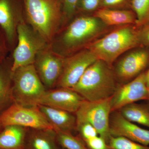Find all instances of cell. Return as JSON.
<instances>
[{
	"label": "cell",
	"mask_w": 149,
	"mask_h": 149,
	"mask_svg": "<svg viewBox=\"0 0 149 149\" xmlns=\"http://www.w3.org/2000/svg\"><path fill=\"white\" fill-rule=\"evenodd\" d=\"M24 20L49 45L65 22L63 0H23Z\"/></svg>",
	"instance_id": "obj_1"
},
{
	"label": "cell",
	"mask_w": 149,
	"mask_h": 149,
	"mask_svg": "<svg viewBox=\"0 0 149 149\" xmlns=\"http://www.w3.org/2000/svg\"><path fill=\"white\" fill-rule=\"evenodd\" d=\"M78 15L60 36L55 38L49 45L54 52L61 55L63 53L85 47L101 34L107 26L94 15Z\"/></svg>",
	"instance_id": "obj_2"
},
{
	"label": "cell",
	"mask_w": 149,
	"mask_h": 149,
	"mask_svg": "<svg viewBox=\"0 0 149 149\" xmlns=\"http://www.w3.org/2000/svg\"><path fill=\"white\" fill-rule=\"evenodd\" d=\"M111 67L98 59L86 70L77 83L70 88L90 102L110 98L117 88Z\"/></svg>",
	"instance_id": "obj_3"
},
{
	"label": "cell",
	"mask_w": 149,
	"mask_h": 149,
	"mask_svg": "<svg viewBox=\"0 0 149 149\" xmlns=\"http://www.w3.org/2000/svg\"><path fill=\"white\" fill-rule=\"evenodd\" d=\"M139 27L136 24L125 25L89 44L88 49L97 58L111 67L115 61L123 53L141 47L139 38Z\"/></svg>",
	"instance_id": "obj_4"
},
{
	"label": "cell",
	"mask_w": 149,
	"mask_h": 149,
	"mask_svg": "<svg viewBox=\"0 0 149 149\" xmlns=\"http://www.w3.org/2000/svg\"><path fill=\"white\" fill-rule=\"evenodd\" d=\"M13 83L14 102L25 106H37L47 91L34 64L13 72Z\"/></svg>",
	"instance_id": "obj_5"
},
{
	"label": "cell",
	"mask_w": 149,
	"mask_h": 149,
	"mask_svg": "<svg viewBox=\"0 0 149 149\" xmlns=\"http://www.w3.org/2000/svg\"><path fill=\"white\" fill-rule=\"evenodd\" d=\"M17 43L13 53L12 72L21 67L34 64L37 54L49 45L25 20L17 26Z\"/></svg>",
	"instance_id": "obj_6"
},
{
	"label": "cell",
	"mask_w": 149,
	"mask_h": 149,
	"mask_svg": "<svg viewBox=\"0 0 149 149\" xmlns=\"http://www.w3.org/2000/svg\"><path fill=\"white\" fill-rule=\"evenodd\" d=\"M10 125L54 130L38 106H25L15 102L0 113V126L3 128Z\"/></svg>",
	"instance_id": "obj_7"
},
{
	"label": "cell",
	"mask_w": 149,
	"mask_h": 149,
	"mask_svg": "<svg viewBox=\"0 0 149 149\" xmlns=\"http://www.w3.org/2000/svg\"><path fill=\"white\" fill-rule=\"evenodd\" d=\"M111 98L98 101L85 100L75 113L77 124L85 122L91 123L107 143L111 136L109 125Z\"/></svg>",
	"instance_id": "obj_8"
},
{
	"label": "cell",
	"mask_w": 149,
	"mask_h": 149,
	"mask_svg": "<svg viewBox=\"0 0 149 149\" xmlns=\"http://www.w3.org/2000/svg\"><path fill=\"white\" fill-rule=\"evenodd\" d=\"M65 59L54 52L49 45L37 54L34 65L46 88H52L56 85L62 72Z\"/></svg>",
	"instance_id": "obj_9"
},
{
	"label": "cell",
	"mask_w": 149,
	"mask_h": 149,
	"mask_svg": "<svg viewBox=\"0 0 149 149\" xmlns=\"http://www.w3.org/2000/svg\"><path fill=\"white\" fill-rule=\"evenodd\" d=\"M97 58L88 49L65 57L61 75L57 83V88H72L84 72Z\"/></svg>",
	"instance_id": "obj_10"
},
{
	"label": "cell",
	"mask_w": 149,
	"mask_h": 149,
	"mask_svg": "<svg viewBox=\"0 0 149 149\" xmlns=\"http://www.w3.org/2000/svg\"><path fill=\"white\" fill-rule=\"evenodd\" d=\"M24 20L23 0H0V28L8 45L13 50L17 43V29Z\"/></svg>",
	"instance_id": "obj_11"
},
{
	"label": "cell",
	"mask_w": 149,
	"mask_h": 149,
	"mask_svg": "<svg viewBox=\"0 0 149 149\" xmlns=\"http://www.w3.org/2000/svg\"><path fill=\"white\" fill-rule=\"evenodd\" d=\"M148 100L145 71L128 83L117 87L111 98V111H118L127 105Z\"/></svg>",
	"instance_id": "obj_12"
},
{
	"label": "cell",
	"mask_w": 149,
	"mask_h": 149,
	"mask_svg": "<svg viewBox=\"0 0 149 149\" xmlns=\"http://www.w3.org/2000/svg\"><path fill=\"white\" fill-rule=\"evenodd\" d=\"M149 65V49L140 47L126 55L118 62L114 73L122 82L127 83L143 72Z\"/></svg>",
	"instance_id": "obj_13"
},
{
	"label": "cell",
	"mask_w": 149,
	"mask_h": 149,
	"mask_svg": "<svg viewBox=\"0 0 149 149\" xmlns=\"http://www.w3.org/2000/svg\"><path fill=\"white\" fill-rule=\"evenodd\" d=\"M85 100L84 98L70 88H58L47 90L39 105L59 109L75 114Z\"/></svg>",
	"instance_id": "obj_14"
},
{
	"label": "cell",
	"mask_w": 149,
	"mask_h": 149,
	"mask_svg": "<svg viewBox=\"0 0 149 149\" xmlns=\"http://www.w3.org/2000/svg\"><path fill=\"white\" fill-rule=\"evenodd\" d=\"M111 136H123L144 146H149V130L126 120L119 111L112 112L110 118Z\"/></svg>",
	"instance_id": "obj_15"
},
{
	"label": "cell",
	"mask_w": 149,
	"mask_h": 149,
	"mask_svg": "<svg viewBox=\"0 0 149 149\" xmlns=\"http://www.w3.org/2000/svg\"><path fill=\"white\" fill-rule=\"evenodd\" d=\"M47 120L56 130L71 132L76 130L77 120L74 113L43 105L37 106Z\"/></svg>",
	"instance_id": "obj_16"
},
{
	"label": "cell",
	"mask_w": 149,
	"mask_h": 149,
	"mask_svg": "<svg viewBox=\"0 0 149 149\" xmlns=\"http://www.w3.org/2000/svg\"><path fill=\"white\" fill-rule=\"evenodd\" d=\"M12 63V56L7 57L0 63V113L14 103Z\"/></svg>",
	"instance_id": "obj_17"
},
{
	"label": "cell",
	"mask_w": 149,
	"mask_h": 149,
	"mask_svg": "<svg viewBox=\"0 0 149 149\" xmlns=\"http://www.w3.org/2000/svg\"><path fill=\"white\" fill-rule=\"evenodd\" d=\"M93 15L107 26L136 24V14L131 9L101 8Z\"/></svg>",
	"instance_id": "obj_18"
},
{
	"label": "cell",
	"mask_w": 149,
	"mask_h": 149,
	"mask_svg": "<svg viewBox=\"0 0 149 149\" xmlns=\"http://www.w3.org/2000/svg\"><path fill=\"white\" fill-rule=\"evenodd\" d=\"M25 149H60L54 130L32 129L27 132Z\"/></svg>",
	"instance_id": "obj_19"
},
{
	"label": "cell",
	"mask_w": 149,
	"mask_h": 149,
	"mask_svg": "<svg viewBox=\"0 0 149 149\" xmlns=\"http://www.w3.org/2000/svg\"><path fill=\"white\" fill-rule=\"evenodd\" d=\"M27 128L10 125L0 132V149H25Z\"/></svg>",
	"instance_id": "obj_20"
},
{
	"label": "cell",
	"mask_w": 149,
	"mask_h": 149,
	"mask_svg": "<svg viewBox=\"0 0 149 149\" xmlns=\"http://www.w3.org/2000/svg\"><path fill=\"white\" fill-rule=\"evenodd\" d=\"M118 111L128 121L149 128V109L146 104L133 103Z\"/></svg>",
	"instance_id": "obj_21"
},
{
	"label": "cell",
	"mask_w": 149,
	"mask_h": 149,
	"mask_svg": "<svg viewBox=\"0 0 149 149\" xmlns=\"http://www.w3.org/2000/svg\"><path fill=\"white\" fill-rule=\"evenodd\" d=\"M56 139L59 146L65 149H89L80 136H73L71 132L56 130Z\"/></svg>",
	"instance_id": "obj_22"
},
{
	"label": "cell",
	"mask_w": 149,
	"mask_h": 149,
	"mask_svg": "<svg viewBox=\"0 0 149 149\" xmlns=\"http://www.w3.org/2000/svg\"><path fill=\"white\" fill-rule=\"evenodd\" d=\"M131 9L136 14L137 27L149 23V0H132Z\"/></svg>",
	"instance_id": "obj_23"
},
{
	"label": "cell",
	"mask_w": 149,
	"mask_h": 149,
	"mask_svg": "<svg viewBox=\"0 0 149 149\" xmlns=\"http://www.w3.org/2000/svg\"><path fill=\"white\" fill-rule=\"evenodd\" d=\"M108 144L112 149H149L144 146L123 136H111Z\"/></svg>",
	"instance_id": "obj_24"
},
{
	"label": "cell",
	"mask_w": 149,
	"mask_h": 149,
	"mask_svg": "<svg viewBox=\"0 0 149 149\" xmlns=\"http://www.w3.org/2000/svg\"><path fill=\"white\" fill-rule=\"evenodd\" d=\"M102 0H79L76 7V14L93 13L100 8Z\"/></svg>",
	"instance_id": "obj_25"
},
{
	"label": "cell",
	"mask_w": 149,
	"mask_h": 149,
	"mask_svg": "<svg viewBox=\"0 0 149 149\" xmlns=\"http://www.w3.org/2000/svg\"><path fill=\"white\" fill-rule=\"evenodd\" d=\"M76 130L79 132V136L84 141L99 136L95 127L89 123L77 124Z\"/></svg>",
	"instance_id": "obj_26"
},
{
	"label": "cell",
	"mask_w": 149,
	"mask_h": 149,
	"mask_svg": "<svg viewBox=\"0 0 149 149\" xmlns=\"http://www.w3.org/2000/svg\"><path fill=\"white\" fill-rule=\"evenodd\" d=\"M132 0H102L100 8L131 9Z\"/></svg>",
	"instance_id": "obj_27"
},
{
	"label": "cell",
	"mask_w": 149,
	"mask_h": 149,
	"mask_svg": "<svg viewBox=\"0 0 149 149\" xmlns=\"http://www.w3.org/2000/svg\"><path fill=\"white\" fill-rule=\"evenodd\" d=\"M79 0H63L65 21H69L75 16Z\"/></svg>",
	"instance_id": "obj_28"
},
{
	"label": "cell",
	"mask_w": 149,
	"mask_h": 149,
	"mask_svg": "<svg viewBox=\"0 0 149 149\" xmlns=\"http://www.w3.org/2000/svg\"><path fill=\"white\" fill-rule=\"evenodd\" d=\"M89 149H112L100 136L84 141Z\"/></svg>",
	"instance_id": "obj_29"
},
{
	"label": "cell",
	"mask_w": 149,
	"mask_h": 149,
	"mask_svg": "<svg viewBox=\"0 0 149 149\" xmlns=\"http://www.w3.org/2000/svg\"><path fill=\"white\" fill-rule=\"evenodd\" d=\"M139 38L141 47L149 48V23L139 27Z\"/></svg>",
	"instance_id": "obj_30"
},
{
	"label": "cell",
	"mask_w": 149,
	"mask_h": 149,
	"mask_svg": "<svg viewBox=\"0 0 149 149\" xmlns=\"http://www.w3.org/2000/svg\"><path fill=\"white\" fill-rule=\"evenodd\" d=\"M9 50L5 36L2 29H0V63L7 57L8 51Z\"/></svg>",
	"instance_id": "obj_31"
},
{
	"label": "cell",
	"mask_w": 149,
	"mask_h": 149,
	"mask_svg": "<svg viewBox=\"0 0 149 149\" xmlns=\"http://www.w3.org/2000/svg\"><path fill=\"white\" fill-rule=\"evenodd\" d=\"M145 75H146V82L148 87L149 86V68L145 72Z\"/></svg>",
	"instance_id": "obj_32"
},
{
	"label": "cell",
	"mask_w": 149,
	"mask_h": 149,
	"mask_svg": "<svg viewBox=\"0 0 149 149\" xmlns=\"http://www.w3.org/2000/svg\"><path fill=\"white\" fill-rule=\"evenodd\" d=\"M147 103L146 104H147V106L148 107L149 109V100H147Z\"/></svg>",
	"instance_id": "obj_33"
},
{
	"label": "cell",
	"mask_w": 149,
	"mask_h": 149,
	"mask_svg": "<svg viewBox=\"0 0 149 149\" xmlns=\"http://www.w3.org/2000/svg\"><path fill=\"white\" fill-rule=\"evenodd\" d=\"M2 127H1V126H0V132H1V130H2Z\"/></svg>",
	"instance_id": "obj_34"
},
{
	"label": "cell",
	"mask_w": 149,
	"mask_h": 149,
	"mask_svg": "<svg viewBox=\"0 0 149 149\" xmlns=\"http://www.w3.org/2000/svg\"><path fill=\"white\" fill-rule=\"evenodd\" d=\"M148 91L149 95V86H148Z\"/></svg>",
	"instance_id": "obj_35"
}]
</instances>
